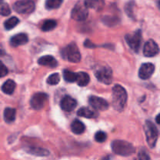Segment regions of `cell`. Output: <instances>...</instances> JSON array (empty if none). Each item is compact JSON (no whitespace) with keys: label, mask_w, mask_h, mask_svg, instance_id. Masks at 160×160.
<instances>
[{"label":"cell","mask_w":160,"mask_h":160,"mask_svg":"<svg viewBox=\"0 0 160 160\" xmlns=\"http://www.w3.org/2000/svg\"><path fill=\"white\" fill-rule=\"evenodd\" d=\"M128 101V93L124 88L120 84H116L112 88V106L118 112H122Z\"/></svg>","instance_id":"6da1fadb"},{"label":"cell","mask_w":160,"mask_h":160,"mask_svg":"<svg viewBox=\"0 0 160 160\" xmlns=\"http://www.w3.org/2000/svg\"><path fill=\"white\" fill-rule=\"evenodd\" d=\"M112 150L115 154L121 156H129L135 152V148L132 144L122 140H116L112 142Z\"/></svg>","instance_id":"7a4b0ae2"},{"label":"cell","mask_w":160,"mask_h":160,"mask_svg":"<svg viewBox=\"0 0 160 160\" xmlns=\"http://www.w3.org/2000/svg\"><path fill=\"white\" fill-rule=\"evenodd\" d=\"M144 129H145V136H146L147 143L149 145L150 148H155L158 138H159V131L157 128L152 122L147 120L145 123Z\"/></svg>","instance_id":"3957f363"},{"label":"cell","mask_w":160,"mask_h":160,"mask_svg":"<svg viewBox=\"0 0 160 160\" xmlns=\"http://www.w3.org/2000/svg\"><path fill=\"white\" fill-rule=\"evenodd\" d=\"M62 56L64 59H67L70 62H79L81 61V56L76 44L71 43L67 45L61 52Z\"/></svg>","instance_id":"277c9868"},{"label":"cell","mask_w":160,"mask_h":160,"mask_svg":"<svg viewBox=\"0 0 160 160\" xmlns=\"http://www.w3.org/2000/svg\"><path fill=\"white\" fill-rule=\"evenodd\" d=\"M95 76L100 82L110 84L112 80V72L107 66H98L95 70Z\"/></svg>","instance_id":"5b68a950"},{"label":"cell","mask_w":160,"mask_h":160,"mask_svg":"<svg viewBox=\"0 0 160 160\" xmlns=\"http://www.w3.org/2000/svg\"><path fill=\"white\" fill-rule=\"evenodd\" d=\"M125 39L129 45L130 48L133 50V51L138 52L139 51L141 48V45H142V32L141 30H138V31H134L131 34H128L125 36Z\"/></svg>","instance_id":"8992f818"},{"label":"cell","mask_w":160,"mask_h":160,"mask_svg":"<svg viewBox=\"0 0 160 160\" xmlns=\"http://www.w3.org/2000/svg\"><path fill=\"white\" fill-rule=\"evenodd\" d=\"M12 8L20 14H29L34 10L35 5L33 0H19L14 3Z\"/></svg>","instance_id":"52a82bcc"},{"label":"cell","mask_w":160,"mask_h":160,"mask_svg":"<svg viewBox=\"0 0 160 160\" xmlns=\"http://www.w3.org/2000/svg\"><path fill=\"white\" fill-rule=\"evenodd\" d=\"M88 16V10L84 3H77L71 11V17L77 21H84Z\"/></svg>","instance_id":"ba28073f"},{"label":"cell","mask_w":160,"mask_h":160,"mask_svg":"<svg viewBox=\"0 0 160 160\" xmlns=\"http://www.w3.org/2000/svg\"><path fill=\"white\" fill-rule=\"evenodd\" d=\"M48 100V95L43 92L35 93L31 99V106L35 110H41L43 109Z\"/></svg>","instance_id":"9c48e42d"},{"label":"cell","mask_w":160,"mask_h":160,"mask_svg":"<svg viewBox=\"0 0 160 160\" xmlns=\"http://www.w3.org/2000/svg\"><path fill=\"white\" fill-rule=\"evenodd\" d=\"M88 103L93 109L97 110L105 111L107 110L109 107V105L106 100L100 97L92 95L88 98Z\"/></svg>","instance_id":"30bf717a"},{"label":"cell","mask_w":160,"mask_h":160,"mask_svg":"<svg viewBox=\"0 0 160 160\" xmlns=\"http://www.w3.org/2000/svg\"><path fill=\"white\" fill-rule=\"evenodd\" d=\"M159 45L153 40H148L145 44L143 48V54L146 57H153L159 53Z\"/></svg>","instance_id":"8fae6325"},{"label":"cell","mask_w":160,"mask_h":160,"mask_svg":"<svg viewBox=\"0 0 160 160\" xmlns=\"http://www.w3.org/2000/svg\"><path fill=\"white\" fill-rule=\"evenodd\" d=\"M155 71V66L150 62L143 63L138 71V76L142 80H148L152 77Z\"/></svg>","instance_id":"7c38bea8"},{"label":"cell","mask_w":160,"mask_h":160,"mask_svg":"<svg viewBox=\"0 0 160 160\" xmlns=\"http://www.w3.org/2000/svg\"><path fill=\"white\" fill-rule=\"evenodd\" d=\"M78 106V102L70 96H65L60 102L61 109L66 112H71Z\"/></svg>","instance_id":"4fadbf2b"},{"label":"cell","mask_w":160,"mask_h":160,"mask_svg":"<svg viewBox=\"0 0 160 160\" xmlns=\"http://www.w3.org/2000/svg\"><path fill=\"white\" fill-rule=\"evenodd\" d=\"M28 34L24 33H20V34H15L10 38L9 43L12 47H18L20 45H25L28 43Z\"/></svg>","instance_id":"5bb4252c"},{"label":"cell","mask_w":160,"mask_h":160,"mask_svg":"<svg viewBox=\"0 0 160 160\" xmlns=\"http://www.w3.org/2000/svg\"><path fill=\"white\" fill-rule=\"evenodd\" d=\"M24 150L26 152L36 156H47L49 155V152L48 150L38 147L28 146L24 148Z\"/></svg>","instance_id":"9a60e30c"},{"label":"cell","mask_w":160,"mask_h":160,"mask_svg":"<svg viewBox=\"0 0 160 160\" xmlns=\"http://www.w3.org/2000/svg\"><path fill=\"white\" fill-rule=\"evenodd\" d=\"M38 62L39 65L49 67H52V68L57 67L58 65V62L56 61V59L53 56H48H48H44L39 58L38 60Z\"/></svg>","instance_id":"2e32d148"},{"label":"cell","mask_w":160,"mask_h":160,"mask_svg":"<svg viewBox=\"0 0 160 160\" xmlns=\"http://www.w3.org/2000/svg\"><path fill=\"white\" fill-rule=\"evenodd\" d=\"M78 116L85 118H96L98 116V113L94 109H90L88 107H81L77 112Z\"/></svg>","instance_id":"e0dca14e"},{"label":"cell","mask_w":160,"mask_h":160,"mask_svg":"<svg viewBox=\"0 0 160 160\" xmlns=\"http://www.w3.org/2000/svg\"><path fill=\"white\" fill-rule=\"evenodd\" d=\"M84 5H85L88 9L90 8V9L99 11L104 7L105 1L104 0H85Z\"/></svg>","instance_id":"ac0fdd59"},{"label":"cell","mask_w":160,"mask_h":160,"mask_svg":"<svg viewBox=\"0 0 160 160\" xmlns=\"http://www.w3.org/2000/svg\"><path fill=\"white\" fill-rule=\"evenodd\" d=\"M76 82L81 87L87 86L90 82V77L85 72H79L77 73Z\"/></svg>","instance_id":"d6986e66"},{"label":"cell","mask_w":160,"mask_h":160,"mask_svg":"<svg viewBox=\"0 0 160 160\" xmlns=\"http://www.w3.org/2000/svg\"><path fill=\"white\" fill-rule=\"evenodd\" d=\"M71 131L75 134H81L85 131V126L79 120H74L71 123Z\"/></svg>","instance_id":"ffe728a7"},{"label":"cell","mask_w":160,"mask_h":160,"mask_svg":"<svg viewBox=\"0 0 160 160\" xmlns=\"http://www.w3.org/2000/svg\"><path fill=\"white\" fill-rule=\"evenodd\" d=\"M16 86H17V84H16L15 81L9 79L2 84V91L5 94H6V95H12L14 91H15Z\"/></svg>","instance_id":"44dd1931"},{"label":"cell","mask_w":160,"mask_h":160,"mask_svg":"<svg viewBox=\"0 0 160 160\" xmlns=\"http://www.w3.org/2000/svg\"><path fill=\"white\" fill-rule=\"evenodd\" d=\"M3 117H4V120L6 123H12L16 119V109H12V108H6L4 110Z\"/></svg>","instance_id":"7402d4cb"},{"label":"cell","mask_w":160,"mask_h":160,"mask_svg":"<svg viewBox=\"0 0 160 160\" xmlns=\"http://www.w3.org/2000/svg\"><path fill=\"white\" fill-rule=\"evenodd\" d=\"M19 22H20V20H19V19L17 18V17H12L4 22V28H6V30H7V31L12 30V28H14L17 24H18Z\"/></svg>","instance_id":"603a6c76"},{"label":"cell","mask_w":160,"mask_h":160,"mask_svg":"<svg viewBox=\"0 0 160 160\" xmlns=\"http://www.w3.org/2000/svg\"><path fill=\"white\" fill-rule=\"evenodd\" d=\"M56 27V21L54 20H46L42 25V30L43 31H50Z\"/></svg>","instance_id":"cb8c5ba5"},{"label":"cell","mask_w":160,"mask_h":160,"mask_svg":"<svg viewBox=\"0 0 160 160\" xmlns=\"http://www.w3.org/2000/svg\"><path fill=\"white\" fill-rule=\"evenodd\" d=\"M63 78L67 82L73 83L76 81L77 73L69 70H63Z\"/></svg>","instance_id":"d4e9b609"},{"label":"cell","mask_w":160,"mask_h":160,"mask_svg":"<svg viewBox=\"0 0 160 160\" xmlns=\"http://www.w3.org/2000/svg\"><path fill=\"white\" fill-rule=\"evenodd\" d=\"M62 3V0H46L45 7L47 9H55L60 7Z\"/></svg>","instance_id":"484cf974"},{"label":"cell","mask_w":160,"mask_h":160,"mask_svg":"<svg viewBox=\"0 0 160 160\" xmlns=\"http://www.w3.org/2000/svg\"><path fill=\"white\" fill-rule=\"evenodd\" d=\"M11 13V9L9 5L5 2L0 0V14L2 16H9Z\"/></svg>","instance_id":"4316f807"},{"label":"cell","mask_w":160,"mask_h":160,"mask_svg":"<svg viewBox=\"0 0 160 160\" xmlns=\"http://www.w3.org/2000/svg\"><path fill=\"white\" fill-rule=\"evenodd\" d=\"M60 81V76L58 73H54L50 75L47 79V83L50 85H56Z\"/></svg>","instance_id":"83f0119b"},{"label":"cell","mask_w":160,"mask_h":160,"mask_svg":"<svg viewBox=\"0 0 160 160\" xmlns=\"http://www.w3.org/2000/svg\"><path fill=\"white\" fill-rule=\"evenodd\" d=\"M107 138V134L104 132V131H98L95 135V139L97 142L98 143H102Z\"/></svg>","instance_id":"f1b7e54d"},{"label":"cell","mask_w":160,"mask_h":160,"mask_svg":"<svg viewBox=\"0 0 160 160\" xmlns=\"http://www.w3.org/2000/svg\"><path fill=\"white\" fill-rule=\"evenodd\" d=\"M8 73V69L6 66L4 65L2 62L0 60V78L6 76Z\"/></svg>","instance_id":"f546056e"},{"label":"cell","mask_w":160,"mask_h":160,"mask_svg":"<svg viewBox=\"0 0 160 160\" xmlns=\"http://www.w3.org/2000/svg\"><path fill=\"white\" fill-rule=\"evenodd\" d=\"M138 160H151V159H150L149 155L146 152L145 150H142L139 152Z\"/></svg>","instance_id":"4dcf8cb0"},{"label":"cell","mask_w":160,"mask_h":160,"mask_svg":"<svg viewBox=\"0 0 160 160\" xmlns=\"http://www.w3.org/2000/svg\"><path fill=\"white\" fill-rule=\"evenodd\" d=\"M134 6V3L130 2L126 6V12L129 17H133V11H132V7Z\"/></svg>","instance_id":"1f68e13d"},{"label":"cell","mask_w":160,"mask_h":160,"mask_svg":"<svg viewBox=\"0 0 160 160\" xmlns=\"http://www.w3.org/2000/svg\"><path fill=\"white\" fill-rule=\"evenodd\" d=\"M5 54V51L3 50L1 44H0V56H3Z\"/></svg>","instance_id":"d6a6232c"},{"label":"cell","mask_w":160,"mask_h":160,"mask_svg":"<svg viewBox=\"0 0 160 160\" xmlns=\"http://www.w3.org/2000/svg\"><path fill=\"white\" fill-rule=\"evenodd\" d=\"M159 115H158L157 117H156V123H159Z\"/></svg>","instance_id":"836d02e7"}]
</instances>
